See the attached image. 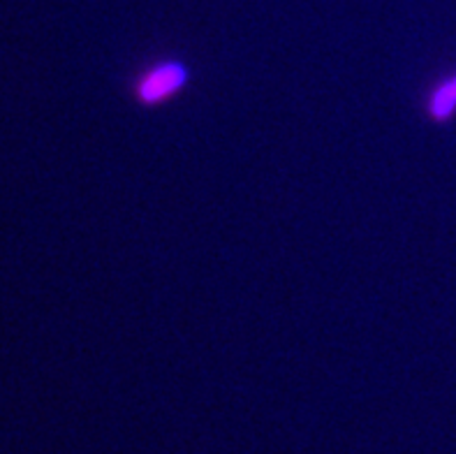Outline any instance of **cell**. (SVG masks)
Segmentation results:
<instances>
[{
    "label": "cell",
    "mask_w": 456,
    "mask_h": 454,
    "mask_svg": "<svg viewBox=\"0 0 456 454\" xmlns=\"http://www.w3.org/2000/svg\"><path fill=\"white\" fill-rule=\"evenodd\" d=\"M183 84V70L179 65H165V68L156 70L142 87V98L144 100H160L165 98L169 91L179 88Z\"/></svg>",
    "instance_id": "1"
},
{
    "label": "cell",
    "mask_w": 456,
    "mask_h": 454,
    "mask_svg": "<svg viewBox=\"0 0 456 454\" xmlns=\"http://www.w3.org/2000/svg\"><path fill=\"white\" fill-rule=\"evenodd\" d=\"M454 107H456V79L447 81L445 87L436 93L434 103H431V111H434L436 119H447V116L454 111Z\"/></svg>",
    "instance_id": "2"
}]
</instances>
